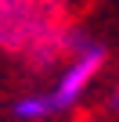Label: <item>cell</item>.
I'll list each match as a JSON object with an SVG mask.
<instances>
[{
  "instance_id": "6da1fadb",
  "label": "cell",
  "mask_w": 119,
  "mask_h": 122,
  "mask_svg": "<svg viewBox=\"0 0 119 122\" xmlns=\"http://www.w3.org/2000/svg\"><path fill=\"white\" fill-rule=\"evenodd\" d=\"M105 61H108L105 43H97L94 36H87L79 29L69 32L65 36V61H62V72L54 76V83L47 90H33V93L15 97L11 115L18 122H47V118H58V115L72 111L87 97V90L94 86Z\"/></svg>"
},
{
  "instance_id": "7a4b0ae2",
  "label": "cell",
  "mask_w": 119,
  "mask_h": 122,
  "mask_svg": "<svg viewBox=\"0 0 119 122\" xmlns=\"http://www.w3.org/2000/svg\"><path fill=\"white\" fill-rule=\"evenodd\" d=\"M105 111H112V115H119V86L105 97Z\"/></svg>"
}]
</instances>
